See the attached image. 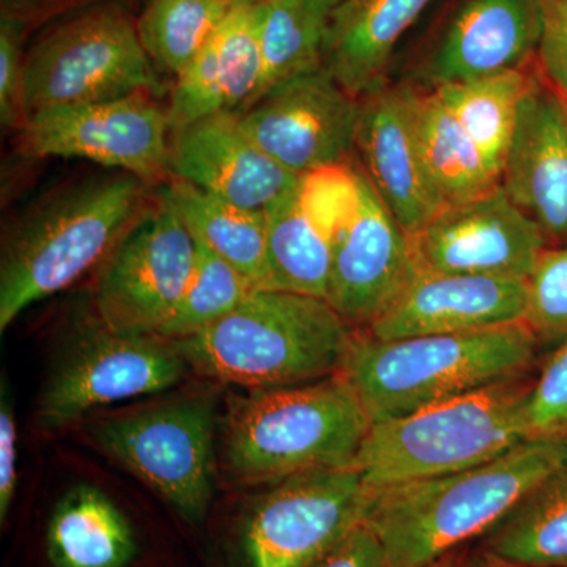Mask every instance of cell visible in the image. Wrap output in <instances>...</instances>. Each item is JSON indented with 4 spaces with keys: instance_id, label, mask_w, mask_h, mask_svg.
<instances>
[{
    "instance_id": "603a6c76",
    "label": "cell",
    "mask_w": 567,
    "mask_h": 567,
    "mask_svg": "<svg viewBox=\"0 0 567 567\" xmlns=\"http://www.w3.org/2000/svg\"><path fill=\"white\" fill-rule=\"evenodd\" d=\"M477 561L480 567H567V462L484 533Z\"/></svg>"
},
{
    "instance_id": "8d00e7d4",
    "label": "cell",
    "mask_w": 567,
    "mask_h": 567,
    "mask_svg": "<svg viewBox=\"0 0 567 567\" xmlns=\"http://www.w3.org/2000/svg\"><path fill=\"white\" fill-rule=\"evenodd\" d=\"M315 567H390V565L379 537L361 522Z\"/></svg>"
},
{
    "instance_id": "1f68e13d",
    "label": "cell",
    "mask_w": 567,
    "mask_h": 567,
    "mask_svg": "<svg viewBox=\"0 0 567 567\" xmlns=\"http://www.w3.org/2000/svg\"><path fill=\"white\" fill-rule=\"evenodd\" d=\"M524 323L537 344H567V246L547 248L527 278Z\"/></svg>"
},
{
    "instance_id": "d590c367",
    "label": "cell",
    "mask_w": 567,
    "mask_h": 567,
    "mask_svg": "<svg viewBox=\"0 0 567 567\" xmlns=\"http://www.w3.org/2000/svg\"><path fill=\"white\" fill-rule=\"evenodd\" d=\"M18 429L6 380L0 393V520H7L18 484Z\"/></svg>"
},
{
    "instance_id": "d6a6232c",
    "label": "cell",
    "mask_w": 567,
    "mask_h": 567,
    "mask_svg": "<svg viewBox=\"0 0 567 567\" xmlns=\"http://www.w3.org/2000/svg\"><path fill=\"white\" fill-rule=\"evenodd\" d=\"M527 439L567 442V344L554 350L524 405Z\"/></svg>"
},
{
    "instance_id": "7c38bea8",
    "label": "cell",
    "mask_w": 567,
    "mask_h": 567,
    "mask_svg": "<svg viewBox=\"0 0 567 567\" xmlns=\"http://www.w3.org/2000/svg\"><path fill=\"white\" fill-rule=\"evenodd\" d=\"M171 134L167 111L137 93L35 112L20 141L31 158H82L155 183L171 175Z\"/></svg>"
},
{
    "instance_id": "f546056e",
    "label": "cell",
    "mask_w": 567,
    "mask_h": 567,
    "mask_svg": "<svg viewBox=\"0 0 567 567\" xmlns=\"http://www.w3.org/2000/svg\"><path fill=\"white\" fill-rule=\"evenodd\" d=\"M237 2L148 0L137 21L142 44L153 62L178 78Z\"/></svg>"
},
{
    "instance_id": "ba28073f",
    "label": "cell",
    "mask_w": 567,
    "mask_h": 567,
    "mask_svg": "<svg viewBox=\"0 0 567 567\" xmlns=\"http://www.w3.org/2000/svg\"><path fill=\"white\" fill-rule=\"evenodd\" d=\"M215 399L193 394L103 421L95 440L186 524L199 525L215 494Z\"/></svg>"
},
{
    "instance_id": "d4e9b609",
    "label": "cell",
    "mask_w": 567,
    "mask_h": 567,
    "mask_svg": "<svg viewBox=\"0 0 567 567\" xmlns=\"http://www.w3.org/2000/svg\"><path fill=\"white\" fill-rule=\"evenodd\" d=\"M54 567H128L137 554L128 518L100 488L82 484L63 495L47 532Z\"/></svg>"
},
{
    "instance_id": "e0dca14e",
    "label": "cell",
    "mask_w": 567,
    "mask_h": 567,
    "mask_svg": "<svg viewBox=\"0 0 567 567\" xmlns=\"http://www.w3.org/2000/svg\"><path fill=\"white\" fill-rule=\"evenodd\" d=\"M499 185L539 227L548 248L567 246V102L537 65L518 110Z\"/></svg>"
},
{
    "instance_id": "6da1fadb",
    "label": "cell",
    "mask_w": 567,
    "mask_h": 567,
    "mask_svg": "<svg viewBox=\"0 0 567 567\" xmlns=\"http://www.w3.org/2000/svg\"><path fill=\"white\" fill-rule=\"evenodd\" d=\"M567 462V442L529 439L486 464L450 475L368 488L363 524L390 567H424L495 527Z\"/></svg>"
},
{
    "instance_id": "484cf974",
    "label": "cell",
    "mask_w": 567,
    "mask_h": 567,
    "mask_svg": "<svg viewBox=\"0 0 567 567\" xmlns=\"http://www.w3.org/2000/svg\"><path fill=\"white\" fill-rule=\"evenodd\" d=\"M162 192L197 244L233 265L256 289H274L265 213L237 207L178 178L163 186Z\"/></svg>"
},
{
    "instance_id": "5b68a950",
    "label": "cell",
    "mask_w": 567,
    "mask_h": 567,
    "mask_svg": "<svg viewBox=\"0 0 567 567\" xmlns=\"http://www.w3.org/2000/svg\"><path fill=\"white\" fill-rule=\"evenodd\" d=\"M248 391L233 398L224 424L226 464L237 480L276 484L312 470L354 466L372 421L341 372Z\"/></svg>"
},
{
    "instance_id": "cb8c5ba5",
    "label": "cell",
    "mask_w": 567,
    "mask_h": 567,
    "mask_svg": "<svg viewBox=\"0 0 567 567\" xmlns=\"http://www.w3.org/2000/svg\"><path fill=\"white\" fill-rule=\"evenodd\" d=\"M265 215L274 289L327 300L333 224L312 203L303 178Z\"/></svg>"
},
{
    "instance_id": "8fae6325",
    "label": "cell",
    "mask_w": 567,
    "mask_h": 567,
    "mask_svg": "<svg viewBox=\"0 0 567 567\" xmlns=\"http://www.w3.org/2000/svg\"><path fill=\"white\" fill-rule=\"evenodd\" d=\"M175 341L114 333L99 319L71 336L41 394V427H65L99 406L159 393L188 368Z\"/></svg>"
},
{
    "instance_id": "9c48e42d",
    "label": "cell",
    "mask_w": 567,
    "mask_h": 567,
    "mask_svg": "<svg viewBox=\"0 0 567 567\" xmlns=\"http://www.w3.org/2000/svg\"><path fill=\"white\" fill-rule=\"evenodd\" d=\"M368 494L354 466L279 481L240 518L238 567H315L363 522Z\"/></svg>"
},
{
    "instance_id": "3957f363",
    "label": "cell",
    "mask_w": 567,
    "mask_h": 567,
    "mask_svg": "<svg viewBox=\"0 0 567 567\" xmlns=\"http://www.w3.org/2000/svg\"><path fill=\"white\" fill-rule=\"evenodd\" d=\"M349 327L323 298L256 289L203 333L175 344L200 374L265 390L339 374L354 338Z\"/></svg>"
},
{
    "instance_id": "ab89813d",
    "label": "cell",
    "mask_w": 567,
    "mask_h": 567,
    "mask_svg": "<svg viewBox=\"0 0 567 567\" xmlns=\"http://www.w3.org/2000/svg\"><path fill=\"white\" fill-rule=\"evenodd\" d=\"M32 2V0H3V3H7L9 7H20L22 3Z\"/></svg>"
},
{
    "instance_id": "52a82bcc",
    "label": "cell",
    "mask_w": 567,
    "mask_h": 567,
    "mask_svg": "<svg viewBox=\"0 0 567 567\" xmlns=\"http://www.w3.org/2000/svg\"><path fill=\"white\" fill-rule=\"evenodd\" d=\"M137 24L118 7L59 22L24 55L25 114L106 102L159 87Z\"/></svg>"
},
{
    "instance_id": "9a60e30c",
    "label": "cell",
    "mask_w": 567,
    "mask_h": 567,
    "mask_svg": "<svg viewBox=\"0 0 567 567\" xmlns=\"http://www.w3.org/2000/svg\"><path fill=\"white\" fill-rule=\"evenodd\" d=\"M417 270L527 281L546 238L502 185L466 203L445 205L412 238Z\"/></svg>"
},
{
    "instance_id": "5bb4252c",
    "label": "cell",
    "mask_w": 567,
    "mask_h": 567,
    "mask_svg": "<svg viewBox=\"0 0 567 567\" xmlns=\"http://www.w3.org/2000/svg\"><path fill=\"white\" fill-rule=\"evenodd\" d=\"M354 189L333 233L327 301L349 324L369 327L415 276L412 240L353 162Z\"/></svg>"
},
{
    "instance_id": "836d02e7",
    "label": "cell",
    "mask_w": 567,
    "mask_h": 567,
    "mask_svg": "<svg viewBox=\"0 0 567 567\" xmlns=\"http://www.w3.org/2000/svg\"><path fill=\"white\" fill-rule=\"evenodd\" d=\"M20 18L6 11L0 20V121L7 128H21L24 107V54Z\"/></svg>"
},
{
    "instance_id": "44dd1931",
    "label": "cell",
    "mask_w": 567,
    "mask_h": 567,
    "mask_svg": "<svg viewBox=\"0 0 567 567\" xmlns=\"http://www.w3.org/2000/svg\"><path fill=\"white\" fill-rule=\"evenodd\" d=\"M260 0H238L177 78L167 107L171 132L219 112H241L262 78Z\"/></svg>"
},
{
    "instance_id": "ac0fdd59",
    "label": "cell",
    "mask_w": 567,
    "mask_h": 567,
    "mask_svg": "<svg viewBox=\"0 0 567 567\" xmlns=\"http://www.w3.org/2000/svg\"><path fill=\"white\" fill-rule=\"evenodd\" d=\"M169 174L237 207L259 213L274 208L301 178L246 136L238 112L208 115L173 132Z\"/></svg>"
},
{
    "instance_id": "4dcf8cb0",
    "label": "cell",
    "mask_w": 567,
    "mask_h": 567,
    "mask_svg": "<svg viewBox=\"0 0 567 567\" xmlns=\"http://www.w3.org/2000/svg\"><path fill=\"white\" fill-rule=\"evenodd\" d=\"M256 290L240 271L197 244V260L185 293L156 336L169 341L203 333Z\"/></svg>"
},
{
    "instance_id": "8992f818",
    "label": "cell",
    "mask_w": 567,
    "mask_h": 567,
    "mask_svg": "<svg viewBox=\"0 0 567 567\" xmlns=\"http://www.w3.org/2000/svg\"><path fill=\"white\" fill-rule=\"evenodd\" d=\"M528 386L498 383L415 413L371 424L354 461L368 488L450 475L525 442Z\"/></svg>"
},
{
    "instance_id": "277c9868",
    "label": "cell",
    "mask_w": 567,
    "mask_h": 567,
    "mask_svg": "<svg viewBox=\"0 0 567 567\" xmlns=\"http://www.w3.org/2000/svg\"><path fill=\"white\" fill-rule=\"evenodd\" d=\"M537 346L524 322L390 341L354 336L341 374L377 423L511 382Z\"/></svg>"
},
{
    "instance_id": "30bf717a",
    "label": "cell",
    "mask_w": 567,
    "mask_h": 567,
    "mask_svg": "<svg viewBox=\"0 0 567 567\" xmlns=\"http://www.w3.org/2000/svg\"><path fill=\"white\" fill-rule=\"evenodd\" d=\"M196 260V238L159 192L103 260L96 319L114 333H158L185 293Z\"/></svg>"
},
{
    "instance_id": "e575fe53",
    "label": "cell",
    "mask_w": 567,
    "mask_h": 567,
    "mask_svg": "<svg viewBox=\"0 0 567 567\" xmlns=\"http://www.w3.org/2000/svg\"><path fill=\"white\" fill-rule=\"evenodd\" d=\"M543 35L536 65L540 76L567 102V0H537Z\"/></svg>"
},
{
    "instance_id": "83f0119b",
    "label": "cell",
    "mask_w": 567,
    "mask_h": 567,
    "mask_svg": "<svg viewBox=\"0 0 567 567\" xmlns=\"http://www.w3.org/2000/svg\"><path fill=\"white\" fill-rule=\"evenodd\" d=\"M532 69L432 89L475 141L491 169L502 177L522 100L535 78Z\"/></svg>"
},
{
    "instance_id": "d6986e66",
    "label": "cell",
    "mask_w": 567,
    "mask_h": 567,
    "mask_svg": "<svg viewBox=\"0 0 567 567\" xmlns=\"http://www.w3.org/2000/svg\"><path fill=\"white\" fill-rule=\"evenodd\" d=\"M527 281L416 270L394 303L368 327L382 341L465 333L524 322Z\"/></svg>"
},
{
    "instance_id": "ffe728a7",
    "label": "cell",
    "mask_w": 567,
    "mask_h": 567,
    "mask_svg": "<svg viewBox=\"0 0 567 567\" xmlns=\"http://www.w3.org/2000/svg\"><path fill=\"white\" fill-rule=\"evenodd\" d=\"M540 35L537 0H464L423 76L436 89L528 69L536 62Z\"/></svg>"
},
{
    "instance_id": "2e32d148",
    "label": "cell",
    "mask_w": 567,
    "mask_h": 567,
    "mask_svg": "<svg viewBox=\"0 0 567 567\" xmlns=\"http://www.w3.org/2000/svg\"><path fill=\"white\" fill-rule=\"evenodd\" d=\"M416 95L409 84L368 93L354 137L361 171L410 238L445 207L421 153Z\"/></svg>"
},
{
    "instance_id": "f1b7e54d",
    "label": "cell",
    "mask_w": 567,
    "mask_h": 567,
    "mask_svg": "<svg viewBox=\"0 0 567 567\" xmlns=\"http://www.w3.org/2000/svg\"><path fill=\"white\" fill-rule=\"evenodd\" d=\"M328 21L305 0H260L262 78L248 106L276 85L322 69Z\"/></svg>"
},
{
    "instance_id": "7a4b0ae2",
    "label": "cell",
    "mask_w": 567,
    "mask_h": 567,
    "mask_svg": "<svg viewBox=\"0 0 567 567\" xmlns=\"http://www.w3.org/2000/svg\"><path fill=\"white\" fill-rule=\"evenodd\" d=\"M147 185L130 174L71 186L22 213L3 235L0 331L32 305L103 262L147 207Z\"/></svg>"
},
{
    "instance_id": "7402d4cb",
    "label": "cell",
    "mask_w": 567,
    "mask_h": 567,
    "mask_svg": "<svg viewBox=\"0 0 567 567\" xmlns=\"http://www.w3.org/2000/svg\"><path fill=\"white\" fill-rule=\"evenodd\" d=\"M432 0H344L331 13L323 69L363 99L385 84L395 44Z\"/></svg>"
},
{
    "instance_id": "74e56055",
    "label": "cell",
    "mask_w": 567,
    "mask_h": 567,
    "mask_svg": "<svg viewBox=\"0 0 567 567\" xmlns=\"http://www.w3.org/2000/svg\"><path fill=\"white\" fill-rule=\"evenodd\" d=\"M305 2L308 3L312 10H316L317 13L330 20L331 13H333L344 0H305Z\"/></svg>"
},
{
    "instance_id": "f35d334b",
    "label": "cell",
    "mask_w": 567,
    "mask_h": 567,
    "mask_svg": "<svg viewBox=\"0 0 567 567\" xmlns=\"http://www.w3.org/2000/svg\"><path fill=\"white\" fill-rule=\"evenodd\" d=\"M424 567H457V566H456V561H454V559H451L446 555V557L439 559V561L432 563V565H427Z\"/></svg>"
},
{
    "instance_id": "4fadbf2b",
    "label": "cell",
    "mask_w": 567,
    "mask_h": 567,
    "mask_svg": "<svg viewBox=\"0 0 567 567\" xmlns=\"http://www.w3.org/2000/svg\"><path fill=\"white\" fill-rule=\"evenodd\" d=\"M360 114L361 100L322 66L276 85L238 117L257 147L305 177L352 159Z\"/></svg>"
},
{
    "instance_id": "4316f807",
    "label": "cell",
    "mask_w": 567,
    "mask_h": 567,
    "mask_svg": "<svg viewBox=\"0 0 567 567\" xmlns=\"http://www.w3.org/2000/svg\"><path fill=\"white\" fill-rule=\"evenodd\" d=\"M416 130L425 167L443 204L466 203L499 185L475 141L432 89H417Z\"/></svg>"
}]
</instances>
